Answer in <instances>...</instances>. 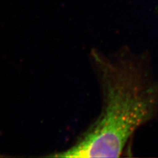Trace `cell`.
<instances>
[{"mask_svg": "<svg viewBox=\"0 0 158 158\" xmlns=\"http://www.w3.org/2000/svg\"><path fill=\"white\" fill-rule=\"evenodd\" d=\"M90 60L101 92L100 115L73 145L48 157H120L138 128L158 116V78L147 53L94 49Z\"/></svg>", "mask_w": 158, "mask_h": 158, "instance_id": "obj_1", "label": "cell"}]
</instances>
